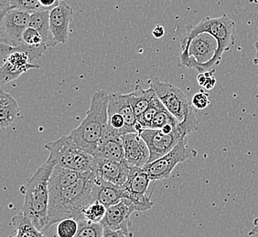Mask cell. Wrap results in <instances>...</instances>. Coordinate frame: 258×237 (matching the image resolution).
I'll return each instance as SVG.
<instances>
[{
  "label": "cell",
  "mask_w": 258,
  "mask_h": 237,
  "mask_svg": "<svg viewBox=\"0 0 258 237\" xmlns=\"http://www.w3.org/2000/svg\"><path fill=\"white\" fill-rule=\"evenodd\" d=\"M96 175L94 172L82 173L75 183L67 187L50 192L49 213L46 227L67 219L85 220L84 210L93 201L92 191Z\"/></svg>",
  "instance_id": "cell-1"
},
{
  "label": "cell",
  "mask_w": 258,
  "mask_h": 237,
  "mask_svg": "<svg viewBox=\"0 0 258 237\" xmlns=\"http://www.w3.org/2000/svg\"><path fill=\"white\" fill-rule=\"evenodd\" d=\"M56 166L54 161L48 158L34 175L20 187L24 194V203L21 212L29 218L38 230L46 227L49 213L50 176Z\"/></svg>",
  "instance_id": "cell-2"
},
{
  "label": "cell",
  "mask_w": 258,
  "mask_h": 237,
  "mask_svg": "<svg viewBox=\"0 0 258 237\" xmlns=\"http://www.w3.org/2000/svg\"><path fill=\"white\" fill-rule=\"evenodd\" d=\"M108 103L109 94L104 90L95 91L85 118L69 134L75 144L93 156L107 128Z\"/></svg>",
  "instance_id": "cell-3"
},
{
  "label": "cell",
  "mask_w": 258,
  "mask_h": 237,
  "mask_svg": "<svg viewBox=\"0 0 258 237\" xmlns=\"http://www.w3.org/2000/svg\"><path fill=\"white\" fill-rule=\"evenodd\" d=\"M204 32L214 36L218 42V50L215 57L204 68V72H206L215 69L220 64L224 52L233 48L236 36V24L226 15L219 18H204L197 25L188 26L186 28V34L181 38V46L187 44L195 36Z\"/></svg>",
  "instance_id": "cell-4"
},
{
  "label": "cell",
  "mask_w": 258,
  "mask_h": 237,
  "mask_svg": "<svg viewBox=\"0 0 258 237\" xmlns=\"http://www.w3.org/2000/svg\"><path fill=\"white\" fill-rule=\"evenodd\" d=\"M49 151V158L56 165L79 173L94 172L95 157L75 144L70 135H63L44 145Z\"/></svg>",
  "instance_id": "cell-5"
},
{
  "label": "cell",
  "mask_w": 258,
  "mask_h": 237,
  "mask_svg": "<svg viewBox=\"0 0 258 237\" xmlns=\"http://www.w3.org/2000/svg\"><path fill=\"white\" fill-rule=\"evenodd\" d=\"M217 50L218 42L214 36L201 33L181 46L179 66L196 69L200 73L204 72V68L214 59Z\"/></svg>",
  "instance_id": "cell-6"
},
{
  "label": "cell",
  "mask_w": 258,
  "mask_h": 237,
  "mask_svg": "<svg viewBox=\"0 0 258 237\" xmlns=\"http://www.w3.org/2000/svg\"><path fill=\"white\" fill-rule=\"evenodd\" d=\"M0 85L8 84L15 80L20 75L32 69H39L40 66L34 64L28 52L22 51L20 47L0 44Z\"/></svg>",
  "instance_id": "cell-7"
},
{
  "label": "cell",
  "mask_w": 258,
  "mask_h": 237,
  "mask_svg": "<svg viewBox=\"0 0 258 237\" xmlns=\"http://www.w3.org/2000/svg\"><path fill=\"white\" fill-rule=\"evenodd\" d=\"M149 84L151 89H154L165 108L173 115L179 124L182 123L190 109H194L188 96L178 87L160 81L158 78L149 80Z\"/></svg>",
  "instance_id": "cell-8"
},
{
  "label": "cell",
  "mask_w": 258,
  "mask_h": 237,
  "mask_svg": "<svg viewBox=\"0 0 258 237\" xmlns=\"http://www.w3.org/2000/svg\"><path fill=\"white\" fill-rule=\"evenodd\" d=\"M187 139L181 140L173 150L164 155L163 157L145 165L143 169L148 173L151 181H159L169 178L174 168L179 163L196 157L197 152L194 149L188 147Z\"/></svg>",
  "instance_id": "cell-9"
},
{
  "label": "cell",
  "mask_w": 258,
  "mask_h": 237,
  "mask_svg": "<svg viewBox=\"0 0 258 237\" xmlns=\"http://www.w3.org/2000/svg\"><path fill=\"white\" fill-rule=\"evenodd\" d=\"M150 182L151 179L144 169L130 166L127 181L122 185L125 193L124 199L136 203L142 212L149 211L154 204L151 201L152 194H147Z\"/></svg>",
  "instance_id": "cell-10"
},
{
  "label": "cell",
  "mask_w": 258,
  "mask_h": 237,
  "mask_svg": "<svg viewBox=\"0 0 258 237\" xmlns=\"http://www.w3.org/2000/svg\"><path fill=\"white\" fill-rule=\"evenodd\" d=\"M139 135L143 138L148 145L150 153L149 163L163 157L183 139L188 138L180 131L179 126L171 134H165L162 130L143 129Z\"/></svg>",
  "instance_id": "cell-11"
},
{
  "label": "cell",
  "mask_w": 258,
  "mask_h": 237,
  "mask_svg": "<svg viewBox=\"0 0 258 237\" xmlns=\"http://www.w3.org/2000/svg\"><path fill=\"white\" fill-rule=\"evenodd\" d=\"M30 14L25 11L12 10L0 20L1 43L18 47L23 43V34L30 27Z\"/></svg>",
  "instance_id": "cell-12"
},
{
  "label": "cell",
  "mask_w": 258,
  "mask_h": 237,
  "mask_svg": "<svg viewBox=\"0 0 258 237\" xmlns=\"http://www.w3.org/2000/svg\"><path fill=\"white\" fill-rule=\"evenodd\" d=\"M135 212H142L141 209L136 203L123 199L120 203L107 208L103 222H101L103 227L110 228L113 230H122L133 236L131 231V220L130 217Z\"/></svg>",
  "instance_id": "cell-13"
},
{
  "label": "cell",
  "mask_w": 258,
  "mask_h": 237,
  "mask_svg": "<svg viewBox=\"0 0 258 237\" xmlns=\"http://www.w3.org/2000/svg\"><path fill=\"white\" fill-rule=\"evenodd\" d=\"M121 139L124 146V159L129 166L143 168L149 163L150 158L149 149L139 134H124Z\"/></svg>",
  "instance_id": "cell-14"
},
{
  "label": "cell",
  "mask_w": 258,
  "mask_h": 237,
  "mask_svg": "<svg viewBox=\"0 0 258 237\" xmlns=\"http://www.w3.org/2000/svg\"><path fill=\"white\" fill-rule=\"evenodd\" d=\"M130 166L126 162H114L105 159L95 158L94 173L97 177L115 185H124L127 181Z\"/></svg>",
  "instance_id": "cell-15"
},
{
  "label": "cell",
  "mask_w": 258,
  "mask_h": 237,
  "mask_svg": "<svg viewBox=\"0 0 258 237\" xmlns=\"http://www.w3.org/2000/svg\"><path fill=\"white\" fill-rule=\"evenodd\" d=\"M74 10L65 1L50 10V31L57 44H64L69 37V28Z\"/></svg>",
  "instance_id": "cell-16"
},
{
  "label": "cell",
  "mask_w": 258,
  "mask_h": 237,
  "mask_svg": "<svg viewBox=\"0 0 258 237\" xmlns=\"http://www.w3.org/2000/svg\"><path fill=\"white\" fill-rule=\"evenodd\" d=\"M93 201H98L106 208L120 203L125 197L123 186L105 182L96 176L92 191Z\"/></svg>",
  "instance_id": "cell-17"
},
{
  "label": "cell",
  "mask_w": 258,
  "mask_h": 237,
  "mask_svg": "<svg viewBox=\"0 0 258 237\" xmlns=\"http://www.w3.org/2000/svg\"><path fill=\"white\" fill-rule=\"evenodd\" d=\"M122 136H113L104 133L95 152V158L105 159L114 162H125Z\"/></svg>",
  "instance_id": "cell-18"
},
{
  "label": "cell",
  "mask_w": 258,
  "mask_h": 237,
  "mask_svg": "<svg viewBox=\"0 0 258 237\" xmlns=\"http://www.w3.org/2000/svg\"><path fill=\"white\" fill-rule=\"evenodd\" d=\"M20 117V109L16 99L3 89L0 90V127L2 130L15 124Z\"/></svg>",
  "instance_id": "cell-19"
},
{
  "label": "cell",
  "mask_w": 258,
  "mask_h": 237,
  "mask_svg": "<svg viewBox=\"0 0 258 237\" xmlns=\"http://www.w3.org/2000/svg\"><path fill=\"white\" fill-rule=\"evenodd\" d=\"M30 27L40 32L48 49L53 48L57 43L50 31V10H40L30 14Z\"/></svg>",
  "instance_id": "cell-20"
},
{
  "label": "cell",
  "mask_w": 258,
  "mask_h": 237,
  "mask_svg": "<svg viewBox=\"0 0 258 237\" xmlns=\"http://www.w3.org/2000/svg\"><path fill=\"white\" fill-rule=\"evenodd\" d=\"M156 92L154 89L149 88V89H145L138 84L135 88L134 91L127 94L128 95L129 102L134 110L135 115L139 120L140 116L144 113L147 109L149 108L151 99L153 98Z\"/></svg>",
  "instance_id": "cell-21"
},
{
  "label": "cell",
  "mask_w": 258,
  "mask_h": 237,
  "mask_svg": "<svg viewBox=\"0 0 258 237\" xmlns=\"http://www.w3.org/2000/svg\"><path fill=\"white\" fill-rule=\"evenodd\" d=\"M11 222L16 232L9 237H48L38 230L30 219L21 212L12 217Z\"/></svg>",
  "instance_id": "cell-22"
},
{
  "label": "cell",
  "mask_w": 258,
  "mask_h": 237,
  "mask_svg": "<svg viewBox=\"0 0 258 237\" xmlns=\"http://www.w3.org/2000/svg\"><path fill=\"white\" fill-rule=\"evenodd\" d=\"M12 10H22L30 14L44 10L40 0H0V20Z\"/></svg>",
  "instance_id": "cell-23"
},
{
  "label": "cell",
  "mask_w": 258,
  "mask_h": 237,
  "mask_svg": "<svg viewBox=\"0 0 258 237\" xmlns=\"http://www.w3.org/2000/svg\"><path fill=\"white\" fill-rule=\"evenodd\" d=\"M107 208L98 201H94L87 205L84 210V218L85 221L91 223H101L103 222Z\"/></svg>",
  "instance_id": "cell-24"
},
{
  "label": "cell",
  "mask_w": 258,
  "mask_h": 237,
  "mask_svg": "<svg viewBox=\"0 0 258 237\" xmlns=\"http://www.w3.org/2000/svg\"><path fill=\"white\" fill-rule=\"evenodd\" d=\"M165 106L160 101L158 95L155 94L153 98L151 99V102H150L149 108L138 120L139 124H140L142 129L151 128V124H152V122L154 120L156 114L158 113L159 109H162Z\"/></svg>",
  "instance_id": "cell-25"
},
{
  "label": "cell",
  "mask_w": 258,
  "mask_h": 237,
  "mask_svg": "<svg viewBox=\"0 0 258 237\" xmlns=\"http://www.w3.org/2000/svg\"><path fill=\"white\" fill-rule=\"evenodd\" d=\"M80 221L75 218H67L57 223V237H75L79 230Z\"/></svg>",
  "instance_id": "cell-26"
},
{
  "label": "cell",
  "mask_w": 258,
  "mask_h": 237,
  "mask_svg": "<svg viewBox=\"0 0 258 237\" xmlns=\"http://www.w3.org/2000/svg\"><path fill=\"white\" fill-rule=\"evenodd\" d=\"M104 227L102 223H91L85 220L80 221L78 232L75 237H103Z\"/></svg>",
  "instance_id": "cell-27"
},
{
  "label": "cell",
  "mask_w": 258,
  "mask_h": 237,
  "mask_svg": "<svg viewBox=\"0 0 258 237\" xmlns=\"http://www.w3.org/2000/svg\"><path fill=\"white\" fill-rule=\"evenodd\" d=\"M178 121L174 117L172 114L169 112L168 109L165 107L161 109H159L158 113L156 114L154 120L151 124V128L150 129H159L163 128L165 125H167L170 123H177ZM179 123V122H178Z\"/></svg>",
  "instance_id": "cell-28"
},
{
  "label": "cell",
  "mask_w": 258,
  "mask_h": 237,
  "mask_svg": "<svg viewBox=\"0 0 258 237\" xmlns=\"http://www.w3.org/2000/svg\"><path fill=\"white\" fill-rule=\"evenodd\" d=\"M23 43L30 47H43V46L47 47L40 32H38L37 30L30 27L25 30L23 34Z\"/></svg>",
  "instance_id": "cell-29"
},
{
  "label": "cell",
  "mask_w": 258,
  "mask_h": 237,
  "mask_svg": "<svg viewBox=\"0 0 258 237\" xmlns=\"http://www.w3.org/2000/svg\"><path fill=\"white\" fill-rule=\"evenodd\" d=\"M214 73H215V69L200 73L197 76L198 84L206 90H211V89H214L216 84V79L214 77Z\"/></svg>",
  "instance_id": "cell-30"
},
{
  "label": "cell",
  "mask_w": 258,
  "mask_h": 237,
  "mask_svg": "<svg viewBox=\"0 0 258 237\" xmlns=\"http://www.w3.org/2000/svg\"><path fill=\"white\" fill-rule=\"evenodd\" d=\"M191 104L195 109H206L210 105V99H209V93L204 90H201L198 93L195 94L194 97L190 99Z\"/></svg>",
  "instance_id": "cell-31"
},
{
  "label": "cell",
  "mask_w": 258,
  "mask_h": 237,
  "mask_svg": "<svg viewBox=\"0 0 258 237\" xmlns=\"http://www.w3.org/2000/svg\"><path fill=\"white\" fill-rule=\"evenodd\" d=\"M103 237H133L122 230H113L110 228L104 227Z\"/></svg>",
  "instance_id": "cell-32"
},
{
  "label": "cell",
  "mask_w": 258,
  "mask_h": 237,
  "mask_svg": "<svg viewBox=\"0 0 258 237\" xmlns=\"http://www.w3.org/2000/svg\"><path fill=\"white\" fill-rule=\"evenodd\" d=\"M64 0H40V5L43 8V10H51L56 8Z\"/></svg>",
  "instance_id": "cell-33"
},
{
  "label": "cell",
  "mask_w": 258,
  "mask_h": 237,
  "mask_svg": "<svg viewBox=\"0 0 258 237\" xmlns=\"http://www.w3.org/2000/svg\"><path fill=\"white\" fill-rule=\"evenodd\" d=\"M152 35L156 39H161L165 35V30H164L163 27L160 25L156 26V28L152 31Z\"/></svg>",
  "instance_id": "cell-34"
},
{
  "label": "cell",
  "mask_w": 258,
  "mask_h": 237,
  "mask_svg": "<svg viewBox=\"0 0 258 237\" xmlns=\"http://www.w3.org/2000/svg\"><path fill=\"white\" fill-rule=\"evenodd\" d=\"M255 234H258V218L254 220V226H253V229L249 232V235H250V236H251V235H255Z\"/></svg>",
  "instance_id": "cell-35"
},
{
  "label": "cell",
  "mask_w": 258,
  "mask_h": 237,
  "mask_svg": "<svg viewBox=\"0 0 258 237\" xmlns=\"http://www.w3.org/2000/svg\"><path fill=\"white\" fill-rule=\"evenodd\" d=\"M254 47H255V50H256V59H258V40L256 41V42H255Z\"/></svg>",
  "instance_id": "cell-36"
}]
</instances>
